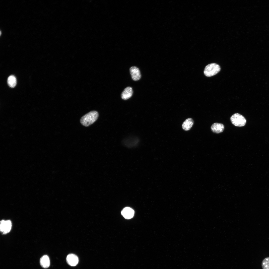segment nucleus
<instances>
[{
    "label": "nucleus",
    "mask_w": 269,
    "mask_h": 269,
    "mask_svg": "<svg viewBox=\"0 0 269 269\" xmlns=\"http://www.w3.org/2000/svg\"><path fill=\"white\" fill-rule=\"evenodd\" d=\"M98 116V113L97 111H91L81 117L80 119V122L83 126L86 127L88 126L96 121Z\"/></svg>",
    "instance_id": "f257e3e1"
},
{
    "label": "nucleus",
    "mask_w": 269,
    "mask_h": 269,
    "mask_svg": "<svg viewBox=\"0 0 269 269\" xmlns=\"http://www.w3.org/2000/svg\"><path fill=\"white\" fill-rule=\"evenodd\" d=\"M220 69V67L218 65L215 63H211L205 67L204 73L206 76L211 77L217 74Z\"/></svg>",
    "instance_id": "f03ea898"
},
{
    "label": "nucleus",
    "mask_w": 269,
    "mask_h": 269,
    "mask_svg": "<svg viewBox=\"0 0 269 269\" xmlns=\"http://www.w3.org/2000/svg\"><path fill=\"white\" fill-rule=\"evenodd\" d=\"M230 120L232 123L235 126L242 127L244 126L246 122L245 118L238 113H236L231 117Z\"/></svg>",
    "instance_id": "7ed1b4c3"
},
{
    "label": "nucleus",
    "mask_w": 269,
    "mask_h": 269,
    "mask_svg": "<svg viewBox=\"0 0 269 269\" xmlns=\"http://www.w3.org/2000/svg\"><path fill=\"white\" fill-rule=\"evenodd\" d=\"M12 224L9 220H2L0 222V230L3 234L9 232L10 231Z\"/></svg>",
    "instance_id": "20e7f679"
},
{
    "label": "nucleus",
    "mask_w": 269,
    "mask_h": 269,
    "mask_svg": "<svg viewBox=\"0 0 269 269\" xmlns=\"http://www.w3.org/2000/svg\"><path fill=\"white\" fill-rule=\"evenodd\" d=\"M130 72L132 79L134 81L139 80L141 77V74L139 68L135 66H132L130 69Z\"/></svg>",
    "instance_id": "39448f33"
},
{
    "label": "nucleus",
    "mask_w": 269,
    "mask_h": 269,
    "mask_svg": "<svg viewBox=\"0 0 269 269\" xmlns=\"http://www.w3.org/2000/svg\"><path fill=\"white\" fill-rule=\"evenodd\" d=\"M66 261L67 264L72 266H76L78 262V257L75 255L70 254H68L66 258Z\"/></svg>",
    "instance_id": "423d86ee"
},
{
    "label": "nucleus",
    "mask_w": 269,
    "mask_h": 269,
    "mask_svg": "<svg viewBox=\"0 0 269 269\" xmlns=\"http://www.w3.org/2000/svg\"><path fill=\"white\" fill-rule=\"evenodd\" d=\"M122 215L126 219H130L134 216V211L131 208L127 207L125 208L121 212Z\"/></svg>",
    "instance_id": "0eeeda50"
},
{
    "label": "nucleus",
    "mask_w": 269,
    "mask_h": 269,
    "mask_svg": "<svg viewBox=\"0 0 269 269\" xmlns=\"http://www.w3.org/2000/svg\"><path fill=\"white\" fill-rule=\"evenodd\" d=\"M133 93V91L132 87H128L126 88L122 93L121 97L123 99L127 100L132 97Z\"/></svg>",
    "instance_id": "6e6552de"
},
{
    "label": "nucleus",
    "mask_w": 269,
    "mask_h": 269,
    "mask_svg": "<svg viewBox=\"0 0 269 269\" xmlns=\"http://www.w3.org/2000/svg\"><path fill=\"white\" fill-rule=\"evenodd\" d=\"M224 127L222 124L215 123L211 125V131L213 133L218 134L223 132L224 129Z\"/></svg>",
    "instance_id": "1a4fd4ad"
},
{
    "label": "nucleus",
    "mask_w": 269,
    "mask_h": 269,
    "mask_svg": "<svg viewBox=\"0 0 269 269\" xmlns=\"http://www.w3.org/2000/svg\"><path fill=\"white\" fill-rule=\"evenodd\" d=\"M193 124L194 121L193 119L188 118L183 122L182 125V128L184 130L188 131L191 129Z\"/></svg>",
    "instance_id": "9d476101"
},
{
    "label": "nucleus",
    "mask_w": 269,
    "mask_h": 269,
    "mask_svg": "<svg viewBox=\"0 0 269 269\" xmlns=\"http://www.w3.org/2000/svg\"><path fill=\"white\" fill-rule=\"evenodd\" d=\"M40 264L43 268H48L50 265V260L48 256L45 255L41 257L40 260Z\"/></svg>",
    "instance_id": "9b49d317"
},
{
    "label": "nucleus",
    "mask_w": 269,
    "mask_h": 269,
    "mask_svg": "<svg viewBox=\"0 0 269 269\" xmlns=\"http://www.w3.org/2000/svg\"><path fill=\"white\" fill-rule=\"evenodd\" d=\"M7 82L10 87L11 88L14 87L16 84V79L15 77L13 75H10L7 78Z\"/></svg>",
    "instance_id": "f8f14e48"
},
{
    "label": "nucleus",
    "mask_w": 269,
    "mask_h": 269,
    "mask_svg": "<svg viewBox=\"0 0 269 269\" xmlns=\"http://www.w3.org/2000/svg\"><path fill=\"white\" fill-rule=\"evenodd\" d=\"M262 266L263 269H269V257H267L263 260Z\"/></svg>",
    "instance_id": "ddd939ff"
}]
</instances>
